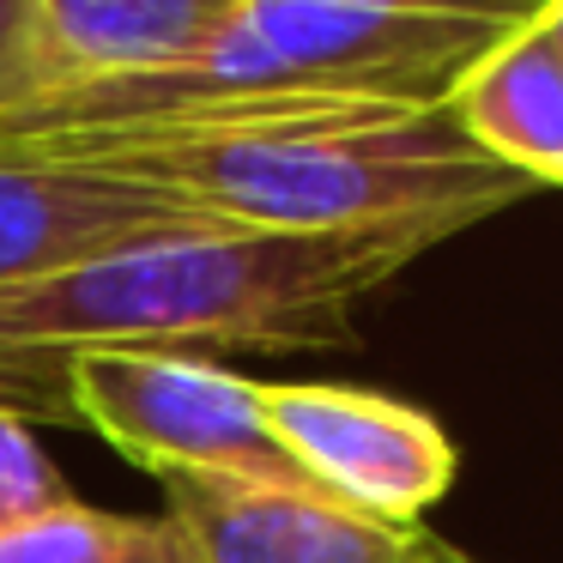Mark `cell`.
Masks as SVG:
<instances>
[{
	"label": "cell",
	"mask_w": 563,
	"mask_h": 563,
	"mask_svg": "<svg viewBox=\"0 0 563 563\" xmlns=\"http://www.w3.org/2000/svg\"><path fill=\"white\" fill-rule=\"evenodd\" d=\"M67 424L164 473L303 478L261 418V382L212 357H86L67 369Z\"/></svg>",
	"instance_id": "cell-3"
},
{
	"label": "cell",
	"mask_w": 563,
	"mask_h": 563,
	"mask_svg": "<svg viewBox=\"0 0 563 563\" xmlns=\"http://www.w3.org/2000/svg\"><path fill=\"white\" fill-rule=\"evenodd\" d=\"M430 563H478V558H466V551H454L449 539H442V545H437V558H430Z\"/></svg>",
	"instance_id": "cell-13"
},
{
	"label": "cell",
	"mask_w": 563,
	"mask_h": 563,
	"mask_svg": "<svg viewBox=\"0 0 563 563\" xmlns=\"http://www.w3.org/2000/svg\"><path fill=\"white\" fill-rule=\"evenodd\" d=\"M55 164L164 195L219 231H473L539 195L454 128L449 110L400 103H207L122 128H55L0 140Z\"/></svg>",
	"instance_id": "cell-2"
},
{
	"label": "cell",
	"mask_w": 563,
	"mask_h": 563,
	"mask_svg": "<svg viewBox=\"0 0 563 563\" xmlns=\"http://www.w3.org/2000/svg\"><path fill=\"white\" fill-rule=\"evenodd\" d=\"M62 503H74L67 473L43 454L37 430L25 418L0 412V539H13L19 527L43 521Z\"/></svg>",
	"instance_id": "cell-10"
},
{
	"label": "cell",
	"mask_w": 563,
	"mask_h": 563,
	"mask_svg": "<svg viewBox=\"0 0 563 563\" xmlns=\"http://www.w3.org/2000/svg\"><path fill=\"white\" fill-rule=\"evenodd\" d=\"M449 236L442 224L176 231L0 285V412L67 424V369L86 357L345 352L357 303Z\"/></svg>",
	"instance_id": "cell-1"
},
{
	"label": "cell",
	"mask_w": 563,
	"mask_h": 563,
	"mask_svg": "<svg viewBox=\"0 0 563 563\" xmlns=\"http://www.w3.org/2000/svg\"><path fill=\"white\" fill-rule=\"evenodd\" d=\"M164 515L183 527L195 563H430L442 539L430 527H394L345 509L309 478L164 473Z\"/></svg>",
	"instance_id": "cell-5"
},
{
	"label": "cell",
	"mask_w": 563,
	"mask_h": 563,
	"mask_svg": "<svg viewBox=\"0 0 563 563\" xmlns=\"http://www.w3.org/2000/svg\"><path fill=\"white\" fill-rule=\"evenodd\" d=\"M521 7H533V13H539V7H545V0H521Z\"/></svg>",
	"instance_id": "cell-14"
},
{
	"label": "cell",
	"mask_w": 563,
	"mask_h": 563,
	"mask_svg": "<svg viewBox=\"0 0 563 563\" xmlns=\"http://www.w3.org/2000/svg\"><path fill=\"white\" fill-rule=\"evenodd\" d=\"M0 563H195L183 527L170 515H122L91 509V503H62L43 521L0 539Z\"/></svg>",
	"instance_id": "cell-9"
},
{
	"label": "cell",
	"mask_w": 563,
	"mask_h": 563,
	"mask_svg": "<svg viewBox=\"0 0 563 563\" xmlns=\"http://www.w3.org/2000/svg\"><path fill=\"white\" fill-rule=\"evenodd\" d=\"M539 31H545V43L563 62V0H545V7H539Z\"/></svg>",
	"instance_id": "cell-12"
},
{
	"label": "cell",
	"mask_w": 563,
	"mask_h": 563,
	"mask_svg": "<svg viewBox=\"0 0 563 563\" xmlns=\"http://www.w3.org/2000/svg\"><path fill=\"white\" fill-rule=\"evenodd\" d=\"M37 62H31V0H0V110L31 98Z\"/></svg>",
	"instance_id": "cell-11"
},
{
	"label": "cell",
	"mask_w": 563,
	"mask_h": 563,
	"mask_svg": "<svg viewBox=\"0 0 563 563\" xmlns=\"http://www.w3.org/2000/svg\"><path fill=\"white\" fill-rule=\"evenodd\" d=\"M176 231H219V224L195 219L188 207L146 195L122 176H98L86 164L0 152V285H25L55 267H74L98 249Z\"/></svg>",
	"instance_id": "cell-6"
},
{
	"label": "cell",
	"mask_w": 563,
	"mask_h": 563,
	"mask_svg": "<svg viewBox=\"0 0 563 563\" xmlns=\"http://www.w3.org/2000/svg\"><path fill=\"white\" fill-rule=\"evenodd\" d=\"M261 418L316 490L394 527H424L461 473L449 430L376 388L261 382Z\"/></svg>",
	"instance_id": "cell-4"
},
{
	"label": "cell",
	"mask_w": 563,
	"mask_h": 563,
	"mask_svg": "<svg viewBox=\"0 0 563 563\" xmlns=\"http://www.w3.org/2000/svg\"><path fill=\"white\" fill-rule=\"evenodd\" d=\"M449 115L485 158L527 176L533 188H563V62L545 31L521 25L461 79Z\"/></svg>",
	"instance_id": "cell-8"
},
{
	"label": "cell",
	"mask_w": 563,
	"mask_h": 563,
	"mask_svg": "<svg viewBox=\"0 0 563 563\" xmlns=\"http://www.w3.org/2000/svg\"><path fill=\"white\" fill-rule=\"evenodd\" d=\"M236 7L243 0H31V98L170 74L219 43Z\"/></svg>",
	"instance_id": "cell-7"
}]
</instances>
